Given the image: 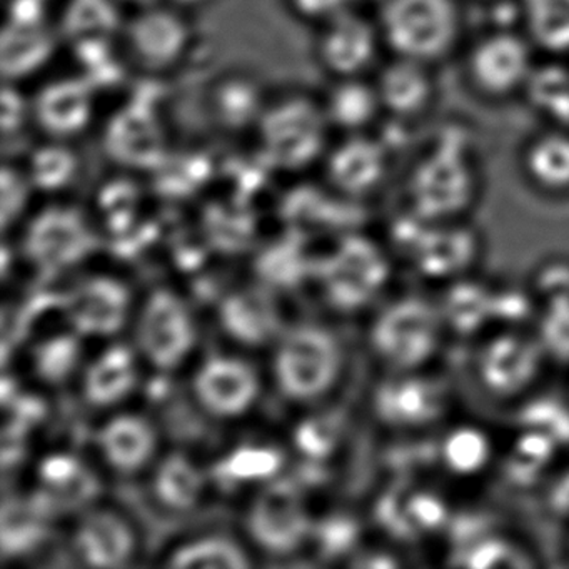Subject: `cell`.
I'll use <instances>...</instances> for the list:
<instances>
[{
	"label": "cell",
	"mask_w": 569,
	"mask_h": 569,
	"mask_svg": "<svg viewBox=\"0 0 569 569\" xmlns=\"http://www.w3.org/2000/svg\"><path fill=\"white\" fill-rule=\"evenodd\" d=\"M124 19L119 0H68L58 32L74 48L112 42L122 34Z\"/></svg>",
	"instance_id": "obj_23"
},
{
	"label": "cell",
	"mask_w": 569,
	"mask_h": 569,
	"mask_svg": "<svg viewBox=\"0 0 569 569\" xmlns=\"http://www.w3.org/2000/svg\"><path fill=\"white\" fill-rule=\"evenodd\" d=\"M378 28L392 54L431 66L455 49L461 16L455 0H385Z\"/></svg>",
	"instance_id": "obj_3"
},
{
	"label": "cell",
	"mask_w": 569,
	"mask_h": 569,
	"mask_svg": "<svg viewBox=\"0 0 569 569\" xmlns=\"http://www.w3.org/2000/svg\"><path fill=\"white\" fill-rule=\"evenodd\" d=\"M266 101L261 89L252 79L244 76H229L211 91L209 108L216 124L229 132L256 129Z\"/></svg>",
	"instance_id": "obj_29"
},
{
	"label": "cell",
	"mask_w": 569,
	"mask_h": 569,
	"mask_svg": "<svg viewBox=\"0 0 569 569\" xmlns=\"http://www.w3.org/2000/svg\"><path fill=\"white\" fill-rule=\"evenodd\" d=\"M96 92L94 82L84 74L44 82L31 98L32 124L46 139L71 142L92 124Z\"/></svg>",
	"instance_id": "obj_11"
},
{
	"label": "cell",
	"mask_w": 569,
	"mask_h": 569,
	"mask_svg": "<svg viewBox=\"0 0 569 569\" xmlns=\"http://www.w3.org/2000/svg\"><path fill=\"white\" fill-rule=\"evenodd\" d=\"M448 335L438 301L406 295L379 312L369 341L392 372L421 371L438 358Z\"/></svg>",
	"instance_id": "obj_1"
},
{
	"label": "cell",
	"mask_w": 569,
	"mask_h": 569,
	"mask_svg": "<svg viewBox=\"0 0 569 569\" xmlns=\"http://www.w3.org/2000/svg\"><path fill=\"white\" fill-rule=\"evenodd\" d=\"M521 18L535 48L569 54V0H522Z\"/></svg>",
	"instance_id": "obj_33"
},
{
	"label": "cell",
	"mask_w": 569,
	"mask_h": 569,
	"mask_svg": "<svg viewBox=\"0 0 569 569\" xmlns=\"http://www.w3.org/2000/svg\"><path fill=\"white\" fill-rule=\"evenodd\" d=\"M446 328L456 335H479L492 319V286L471 274L452 281V288L438 301Z\"/></svg>",
	"instance_id": "obj_28"
},
{
	"label": "cell",
	"mask_w": 569,
	"mask_h": 569,
	"mask_svg": "<svg viewBox=\"0 0 569 569\" xmlns=\"http://www.w3.org/2000/svg\"><path fill=\"white\" fill-rule=\"evenodd\" d=\"M358 535V526L345 516L326 519L318 528L319 546L322 555L339 556L348 551Z\"/></svg>",
	"instance_id": "obj_49"
},
{
	"label": "cell",
	"mask_w": 569,
	"mask_h": 569,
	"mask_svg": "<svg viewBox=\"0 0 569 569\" xmlns=\"http://www.w3.org/2000/svg\"><path fill=\"white\" fill-rule=\"evenodd\" d=\"M156 495L162 505L178 511L194 508L202 492V476L188 458L181 455L164 459L154 481Z\"/></svg>",
	"instance_id": "obj_37"
},
{
	"label": "cell",
	"mask_w": 569,
	"mask_h": 569,
	"mask_svg": "<svg viewBox=\"0 0 569 569\" xmlns=\"http://www.w3.org/2000/svg\"><path fill=\"white\" fill-rule=\"evenodd\" d=\"M319 272L331 305L341 311H356L388 284L391 264L375 242L348 236L321 262Z\"/></svg>",
	"instance_id": "obj_6"
},
{
	"label": "cell",
	"mask_w": 569,
	"mask_h": 569,
	"mask_svg": "<svg viewBox=\"0 0 569 569\" xmlns=\"http://www.w3.org/2000/svg\"><path fill=\"white\" fill-rule=\"evenodd\" d=\"M102 455L112 468L121 472L138 471L151 458L156 436L144 419L119 416L99 432Z\"/></svg>",
	"instance_id": "obj_30"
},
{
	"label": "cell",
	"mask_w": 569,
	"mask_h": 569,
	"mask_svg": "<svg viewBox=\"0 0 569 569\" xmlns=\"http://www.w3.org/2000/svg\"><path fill=\"white\" fill-rule=\"evenodd\" d=\"M128 289L109 278L92 279L68 299V316L86 336L114 335L128 315Z\"/></svg>",
	"instance_id": "obj_20"
},
{
	"label": "cell",
	"mask_w": 569,
	"mask_h": 569,
	"mask_svg": "<svg viewBox=\"0 0 569 569\" xmlns=\"http://www.w3.org/2000/svg\"><path fill=\"white\" fill-rule=\"evenodd\" d=\"M451 399L448 382L428 369L392 372L376 391L375 409L385 425L418 432L441 421Z\"/></svg>",
	"instance_id": "obj_8"
},
{
	"label": "cell",
	"mask_w": 569,
	"mask_h": 569,
	"mask_svg": "<svg viewBox=\"0 0 569 569\" xmlns=\"http://www.w3.org/2000/svg\"><path fill=\"white\" fill-rule=\"evenodd\" d=\"M79 361V345L72 336H58L36 349L34 365L38 375L51 385H59L74 371Z\"/></svg>",
	"instance_id": "obj_43"
},
{
	"label": "cell",
	"mask_w": 569,
	"mask_h": 569,
	"mask_svg": "<svg viewBox=\"0 0 569 569\" xmlns=\"http://www.w3.org/2000/svg\"><path fill=\"white\" fill-rule=\"evenodd\" d=\"M32 122L31 98H26L14 82H4L2 89V136L18 138Z\"/></svg>",
	"instance_id": "obj_47"
},
{
	"label": "cell",
	"mask_w": 569,
	"mask_h": 569,
	"mask_svg": "<svg viewBox=\"0 0 569 569\" xmlns=\"http://www.w3.org/2000/svg\"><path fill=\"white\" fill-rule=\"evenodd\" d=\"M169 565L188 569H239L248 568L249 561L244 552L229 539L204 538L178 549Z\"/></svg>",
	"instance_id": "obj_39"
},
{
	"label": "cell",
	"mask_w": 569,
	"mask_h": 569,
	"mask_svg": "<svg viewBox=\"0 0 569 569\" xmlns=\"http://www.w3.org/2000/svg\"><path fill=\"white\" fill-rule=\"evenodd\" d=\"M119 2H129L136 6V9L148 8V6L159 4V0H119Z\"/></svg>",
	"instance_id": "obj_54"
},
{
	"label": "cell",
	"mask_w": 569,
	"mask_h": 569,
	"mask_svg": "<svg viewBox=\"0 0 569 569\" xmlns=\"http://www.w3.org/2000/svg\"><path fill=\"white\" fill-rule=\"evenodd\" d=\"M48 518L36 499L32 501H6L2 506V521H0V542L2 556L24 555L44 539Z\"/></svg>",
	"instance_id": "obj_36"
},
{
	"label": "cell",
	"mask_w": 569,
	"mask_h": 569,
	"mask_svg": "<svg viewBox=\"0 0 569 569\" xmlns=\"http://www.w3.org/2000/svg\"><path fill=\"white\" fill-rule=\"evenodd\" d=\"M341 368L338 341L325 329H295L276 356L279 388L292 399H312L331 388Z\"/></svg>",
	"instance_id": "obj_7"
},
{
	"label": "cell",
	"mask_w": 569,
	"mask_h": 569,
	"mask_svg": "<svg viewBox=\"0 0 569 569\" xmlns=\"http://www.w3.org/2000/svg\"><path fill=\"white\" fill-rule=\"evenodd\" d=\"M535 68L531 41L511 31L492 32L479 39L468 58L472 84L495 99L522 92Z\"/></svg>",
	"instance_id": "obj_9"
},
{
	"label": "cell",
	"mask_w": 569,
	"mask_h": 569,
	"mask_svg": "<svg viewBox=\"0 0 569 569\" xmlns=\"http://www.w3.org/2000/svg\"><path fill=\"white\" fill-rule=\"evenodd\" d=\"M136 385L134 359L124 346L106 351L86 375L84 391L96 406L114 405L131 392Z\"/></svg>",
	"instance_id": "obj_32"
},
{
	"label": "cell",
	"mask_w": 569,
	"mask_h": 569,
	"mask_svg": "<svg viewBox=\"0 0 569 569\" xmlns=\"http://www.w3.org/2000/svg\"><path fill=\"white\" fill-rule=\"evenodd\" d=\"M536 338L548 359L569 362V299L539 308Z\"/></svg>",
	"instance_id": "obj_42"
},
{
	"label": "cell",
	"mask_w": 569,
	"mask_h": 569,
	"mask_svg": "<svg viewBox=\"0 0 569 569\" xmlns=\"http://www.w3.org/2000/svg\"><path fill=\"white\" fill-rule=\"evenodd\" d=\"M76 545L89 565L121 568L132 556L134 538L121 518L112 512L98 511L82 519Z\"/></svg>",
	"instance_id": "obj_25"
},
{
	"label": "cell",
	"mask_w": 569,
	"mask_h": 569,
	"mask_svg": "<svg viewBox=\"0 0 569 569\" xmlns=\"http://www.w3.org/2000/svg\"><path fill=\"white\" fill-rule=\"evenodd\" d=\"M329 129L322 101L289 94L268 101L254 131L269 164L301 171L328 154Z\"/></svg>",
	"instance_id": "obj_2"
},
{
	"label": "cell",
	"mask_w": 569,
	"mask_h": 569,
	"mask_svg": "<svg viewBox=\"0 0 569 569\" xmlns=\"http://www.w3.org/2000/svg\"><path fill=\"white\" fill-rule=\"evenodd\" d=\"M81 469V462L76 461L71 456H51L42 462L39 472L48 488H56L74 478Z\"/></svg>",
	"instance_id": "obj_52"
},
{
	"label": "cell",
	"mask_w": 569,
	"mask_h": 569,
	"mask_svg": "<svg viewBox=\"0 0 569 569\" xmlns=\"http://www.w3.org/2000/svg\"><path fill=\"white\" fill-rule=\"evenodd\" d=\"M252 538L271 552H291L309 531L308 512L295 482H272L256 498L249 512Z\"/></svg>",
	"instance_id": "obj_16"
},
{
	"label": "cell",
	"mask_w": 569,
	"mask_h": 569,
	"mask_svg": "<svg viewBox=\"0 0 569 569\" xmlns=\"http://www.w3.org/2000/svg\"><path fill=\"white\" fill-rule=\"evenodd\" d=\"M138 336L146 358L159 369H171L194 345V326L178 296L158 291L142 311Z\"/></svg>",
	"instance_id": "obj_17"
},
{
	"label": "cell",
	"mask_w": 569,
	"mask_h": 569,
	"mask_svg": "<svg viewBox=\"0 0 569 569\" xmlns=\"http://www.w3.org/2000/svg\"><path fill=\"white\" fill-rule=\"evenodd\" d=\"M319 26L316 56L321 68L335 79L361 78L376 61L382 42L378 24L348 9Z\"/></svg>",
	"instance_id": "obj_13"
},
{
	"label": "cell",
	"mask_w": 569,
	"mask_h": 569,
	"mask_svg": "<svg viewBox=\"0 0 569 569\" xmlns=\"http://www.w3.org/2000/svg\"><path fill=\"white\" fill-rule=\"evenodd\" d=\"M219 316L226 331L242 345H264L279 328L278 309L262 289L232 292L222 301Z\"/></svg>",
	"instance_id": "obj_24"
},
{
	"label": "cell",
	"mask_w": 569,
	"mask_h": 569,
	"mask_svg": "<svg viewBox=\"0 0 569 569\" xmlns=\"http://www.w3.org/2000/svg\"><path fill=\"white\" fill-rule=\"evenodd\" d=\"M28 429L14 419L6 425L4 432H2V462L4 466L16 465L24 455Z\"/></svg>",
	"instance_id": "obj_53"
},
{
	"label": "cell",
	"mask_w": 569,
	"mask_h": 569,
	"mask_svg": "<svg viewBox=\"0 0 569 569\" xmlns=\"http://www.w3.org/2000/svg\"><path fill=\"white\" fill-rule=\"evenodd\" d=\"M382 111L399 119L416 118L428 111L435 99V78L429 64L395 56L375 81Z\"/></svg>",
	"instance_id": "obj_21"
},
{
	"label": "cell",
	"mask_w": 569,
	"mask_h": 569,
	"mask_svg": "<svg viewBox=\"0 0 569 569\" xmlns=\"http://www.w3.org/2000/svg\"><path fill=\"white\" fill-rule=\"evenodd\" d=\"M136 191L129 184H116L102 194V208L108 212L109 224L114 231L124 232L134 216Z\"/></svg>",
	"instance_id": "obj_50"
},
{
	"label": "cell",
	"mask_w": 569,
	"mask_h": 569,
	"mask_svg": "<svg viewBox=\"0 0 569 569\" xmlns=\"http://www.w3.org/2000/svg\"><path fill=\"white\" fill-rule=\"evenodd\" d=\"M536 114L551 128L569 129V69L561 64L536 66L525 89Z\"/></svg>",
	"instance_id": "obj_34"
},
{
	"label": "cell",
	"mask_w": 569,
	"mask_h": 569,
	"mask_svg": "<svg viewBox=\"0 0 569 569\" xmlns=\"http://www.w3.org/2000/svg\"><path fill=\"white\" fill-rule=\"evenodd\" d=\"M546 362L548 356L535 331L498 328L476 348L472 372L486 395L498 401H515L535 388Z\"/></svg>",
	"instance_id": "obj_4"
},
{
	"label": "cell",
	"mask_w": 569,
	"mask_h": 569,
	"mask_svg": "<svg viewBox=\"0 0 569 569\" xmlns=\"http://www.w3.org/2000/svg\"><path fill=\"white\" fill-rule=\"evenodd\" d=\"M24 248L39 268L59 271L94 251L96 234L79 209L52 206L29 226Z\"/></svg>",
	"instance_id": "obj_14"
},
{
	"label": "cell",
	"mask_w": 569,
	"mask_h": 569,
	"mask_svg": "<svg viewBox=\"0 0 569 569\" xmlns=\"http://www.w3.org/2000/svg\"><path fill=\"white\" fill-rule=\"evenodd\" d=\"M406 196L409 211L426 221H462L478 198V178L458 149L439 146L412 169Z\"/></svg>",
	"instance_id": "obj_5"
},
{
	"label": "cell",
	"mask_w": 569,
	"mask_h": 569,
	"mask_svg": "<svg viewBox=\"0 0 569 569\" xmlns=\"http://www.w3.org/2000/svg\"><path fill=\"white\" fill-rule=\"evenodd\" d=\"M106 156L129 169H161L168 139L151 106H124L114 112L102 134Z\"/></svg>",
	"instance_id": "obj_15"
},
{
	"label": "cell",
	"mask_w": 569,
	"mask_h": 569,
	"mask_svg": "<svg viewBox=\"0 0 569 569\" xmlns=\"http://www.w3.org/2000/svg\"><path fill=\"white\" fill-rule=\"evenodd\" d=\"M31 181L21 169L6 164L2 168V222L8 228L12 219L18 218L19 212L28 201V192Z\"/></svg>",
	"instance_id": "obj_48"
},
{
	"label": "cell",
	"mask_w": 569,
	"mask_h": 569,
	"mask_svg": "<svg viewBox=\"0 0 569 569\" xmlns=\"http://www.w3.org/2000/svg\"><path fill=\"white\" fill-rule=\"evenodd\" d=\"M206 228L212 244L221 251H242L252 238V222L248 216L231 214L228 209L212 208L206 216Z\"/></svg>",
	"instance_id": "obj_45"
},
{
	"label": "cell",
	"mask_w": 569,
	"mask_h": 569,
	"mask_svg": "<svg viewBox=\"0 0 569 569\" xmlns=\"http://www.w3.org/2000/svg\"><path fill=\"white\" fill-rule=\"evenodd\" d=\"M519 428L549 439L559 449L569 448V401L531 399L519 416Z\"/></svg>",
	"instance_id": "obj_40"
},
{
	"label": "cell",
	"mask_w": 569,
	"mask_h": 569,
	"mask_svg": "<svg viewBox=\"0 0 569 569\" xmlns=\"http://www.w3.org/2000/svg\"><path fill=\"white\" fill-rule=\"evenodd\" d=\"M121 38L134 64L148 72H162L181 61L188 51L191 31L181 14L152 4L138 9L124 22Z\"/></svg>",
	"instance_id": "obj_10"
},
{
	"label": "cell",
	"mask_w": 569,
	"mask_h": 569,
	"mask_svg": "<svg viewBox=\"0 0 569 569\" xmlns=\"http://www.w3.org/2000/svg\"><path fill=\"white\" fill-rule=\"evenodd\" d=\"M309 261L301 249V236L278 242L259 254L256 272L268 284L278 288H295L308 276Z\"/></svg>",
	"instance_id": "obj_38"
},
{
	"label": "cell",
	"mask_w": 569,
	"mask_h": 569,
	"mask_svg": "<svg viewBox=\"0 0 569 569\" xmlns=\"http://www.w3.org/2000/svg\"><path fill=\"white\" fill-rule=\"evenodd\" d=\"M522 168L529 182L545 194H569V129L552 128L532 139Z\"/></svg>",
	"instance_id": "obj_26"
},
{
	"label": "cell",
	"mask_w": 569,
	"mask_h": 569,
	"mask_svg": "<svg viewBox=\"0 0 569 569\" xmlns=\"http://www.w3.org/2000/svg\"><path fill=\"white\" fill-rule=\"evenodd\" d=\"M529 289L538 308L569 299V259H548L539 264Z\"/></svg>",
	"instance_id": "obj_46"
},
{
	"label": "cell",
	"mask_w": 569,
	"mask_h": 569,
	"mask_svg": "<svg viewBox=\"0 0 569 569\" xmlns=\"http://www.w3.org/2000/svg\"><path fill=\"white\" fill-rule=\"evenodd\" d=\"M481 252L478 232L462 221H425L408 259L422 278L452 282L471 274Z\"/></svg>",
	"instance_id": "obj_12"
},
{
	"label": "cell",
	"mask_w": 569,
	"mask_h": 569,
	"mask_svg": "<svg viewBox=\"0 0 569 569\" xmlns=\"http://www.w3.org/2000/svg\"><path fill=\"white\" fill-rule=\"evenodd\" d=\"M289 8L305 21H328L339 12L355 9L356 0H288Z\"/></svg>",
	"instance_id": "obj_51"
},
{
	"label": "cell",
	"mask_w": 569,
	"mask_h": 569,
	"mask_svg": "<svg viewBox=\"0 0 569 569\" xmlns=\"http://www.w3.org/2000/svg\"><path fill=\"white\" fill-rule=\"evenodd\" d=\"M196 396L212 415L229 418L244 412L258 396V378L251 366L238 359L216 358L196 376Z\"/></svg>",
	"instance_id": "obj_19"
},
{
	"label": "cell",
	"mask_w": 569,
	"mask_h": 569,
	"mask_svg": "<svg viewBox=\"0 0 569 569\" xmlns=\"http://www.w3.org/2000/svg\"><path fill=\"white\" fill-rule=\"evenodd\" d=\"M342 419L338 412L306 419L296 429L295 441L299 451L309 458L322 459L331 455L341 438Z\"/></svg>",
	"instance_id": "obj_44"
},
{
	"label": "cell",
	"mask_w": 569,
	"mask_h": 569,
	"mask_svg": "<svg viewBox=\"0 0 569 569\" xmlns=\"http://www.w3.org/2000/svg\"><path fill=\"white\" fill-rule=\"evenodd\" d=\"M282 456L271 448H239L218 466V475L232 481H254L274 476Z\"/></svg>",
	"instance_id": "obj_41"
},
{
	"label": "cell",
	"mask_w": 569,
	"mask_h": 569,
	"mask_svg": "<svg viewBox=\"0 0 569 569\" xmlns=\"http://www.w3.org/2000/svg\"><path fill=\"white\" fill-rule=\"evenodd\" d=\"M61 38L48 22L22 24L6 21L2 34V74L6 82L18 84L22 79L41 71L56 51Z\"/></svg>",
	"instance_id": "obj_22"
},
{
	"label": "cell",
	"mask_w": 569,
	"mask_h": 569,
	"mask_svg": "<svg viewBox=\"0 0 569 569\" xmlns=\"http://www.w3.org/2000/svg\"><path fill=\"white\" fill-rule=\"evenodd\" d=\"M491 436L476 425H458L438 439V465L458 478L481 475L495 461Z\"/></svg>",
	"instance_id": "obj_31"
},
{
	"label": "cell",
	"mask_w": 569,
	"mask_h": 569,
	"mask_svg": "<svg viewBox=\"0 0 569 569\" xmlns=\"http://www.w3.org/2000/svg\"><path fill=\"white\" fill-rule=\"evenodd\" d=\"M79 166V154L69 142L46 139L29 152L24 171L34 188L51 192L71 184L78 176Z\"/></svg>",
	"instance_id": "obj_35"
},
{
	"label": "cell",
	"mask_w": 569,
	"mask_h": 569,
	"mask_svg": "<svg viewBox=\"0 0 569 569\" xmlns=\"http://www.w3.org/2000/svg\"><path fill=\"white\" fill-rule=\"evenodd\" d=\"M331 128L358 134L372 124L382 111L375 82L361 78L336 79L322 101Z\"/></svg>",
	"instance_id": "obj_27"
},
{
	"label": "cell",
	"mask_w": 569,
	"mask_h": 569,
	"mask_svg": "<svg viewBox=\"0 0 569 569\" xmlns=\"http://www.w3.org/2000/svg\"><path fill=\"white\" fill-rule=\"evenodd\" d=\"M388 148L371 136L349 134L326 154L329 182L346 196H366L388 174Z\"/></svg>",
	"instance_id": "obj_18"
}]
</instances>
